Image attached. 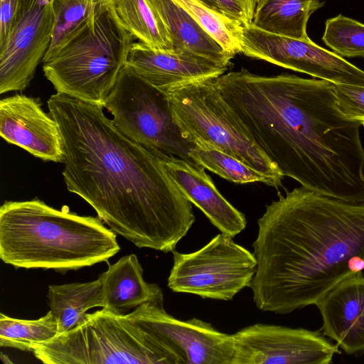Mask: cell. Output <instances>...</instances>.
<instances>
[{"instance_id":"1","label":"cell","mask_w":364,"mask_h":364,"mask_svg":"<svg viewBox=\"0 0 364 364\" xmlns=\"http://www.w3.org/2000/svg\"><path fill=\"white\" fill-rule=\"evenodd\" d=\"M48 107L63 138L68 190L136 247L174 251L195 216L159 159L123 134L102 105L57 92Z\"/></svg>"},{"instance_id":"2","label":"cell","mask_w":364,"mask_h":364,"mask_svg":"<svg viewBox=\"0 0 364 364\" xmlns=\"http://www.w3.org/2000/svg\"><path fill=\"white\" fill-rule=\"evenodd\" d=\"M230 110L284 176L322 195L364 203L360 125L337 106L331 83L242 68L214 79Z\"/></svg>"},{"instance_id":"3","label":"cell","mask_w":364,"mask_h":364,"mask_svg":"<svg viewBox=\"0 0 364 364\" xmlns=\"http://www.w3.org/2000/svg\"><path fill=\"white\" fill-rule=\"evenodd\" d=\"M257 225L250 287L261 311L284 314L316 305L340 281L364 271V203L301 186L267 205Z\"/></svg>"},{"instance_id":"4","label":"cell","mask_w":364,"mask_h":364,"mask_svg":"<svg viewBox=\"0 0 364 364\" xmlns=\"http://www.w3.org/2000/svg\"><path fill=\"white\" fill-rule=\"evenodd\" d=\"M120 250L97 217L80 215L35 198L0 208V258L16 268L77 270L107 262Z\"/></svg>"},{"instance_id":"5","label":"cell","mask_w":364,"mask_h":364,"mask_svg":"<svg viewBox=\"0 0 364 364\" xmlns=\"http://www.w3.org/2000/svg\"><path fill=\"white\" fill-rule=\"evenodd\" d=\"M134 38L107 1L69 43L43 63L44 75L58 93L104 107Z\"/></svg>"},{"instance_id":"6","label":"cell","mask_w":364,"mask_h":364,"mask_svg":"<svg viewBox=\"0 0 364 364\" xmlns=\"http://www.w3.org/2000/svg\"><path fill=\"white\" fill-rule=\"evenodd\" d=\"M46 364H174L171 355L124 315L105 309L75 328L31 346Z\"/></svg>"},{"instance_id":"7","label":"cell","mask_w":364,"mask_h":364,"mask_svg":"<svg viewBox=\"0 0 364 364\" xmlns=\"http://www.w3.org/2000/svg\"><path fill=\"white\" fill-rule=\"evenodd\" d=\"M174 119L196 146L221 151L272 178L280 186L284 175L255 144L222 97L214 78L168 94Z\"/></svg>"},{"instance_id":"8","label":"cell","mask_w":364,"mask_h":364,"mask_svg":"<svg viewBox=\"0 0 364 364\" xmlns=\"http://www.w3.org/2000/svg\"><path fill=\"white\" fill-rule=\"evenodd\" d=\"M104 107L123 134L153 154L162 153L193 162L191 152L196 145L183 135L168 95L128 66L122 70Z\"/></svg>"},{"instance_id":"9","label":"cell","mask_w":364,"mask_h":364,"mask_svg":"<svg viewBox=\"0 0 364 364\" xmlns=\"http://www.w3.org/2000/svg\"><path fill=\"white\" fill-rule=\"evenodd\" d=\"M172 252L168 287L203 299L232 300L250 287L257 270L254 254L221 232L193 252Z\"/></svg>"},{"instance_id":"10","label":"cell","mask_w":364,"mask_h":364,"mask_svg":"<svg viewBox=\"0 0 364 364\" xmlns=\"http://www.w3.org/2000/svg\"><path fill=\"white\" fill-rule=\"evenodd\" d=\"M124 316L153 338L175 364H232L233 335L217 330L210 323L196 318L181 321L168 314L163 305L151 303Z\"/></svg>"},{"instance_id":"11","label":"cell","mask_w":364,"mask_h":364,"mask_svg":"<svg viewBox=\"0 0 364 364\" xmlns=\"http://www.w3.org/2000/svg\"><path fill=\"white\" fill-rule=\"evenodd\" d=\"M241 53L257 60L308 74L333 84L364 87V70L310 38L298 39L242 26Z\"/></svg>"},{"instance_id":"12","label":"cell","mask_w":364,"mask_h":364,"mask_svg":"<svg viewBox=\"0 0 364 364\" xmlns=\"http://www.w3.org/2000/svg\"><path fill=\"white\" fill-rule=\"evenodd\" d=\"M232 364H328L338 346L318 331L256 323L232 334Z\"/></svg>"},{"instance_id":"13","label":"cell","mask_w":364,"mask_h":364,"mask_svg":"<svg viewBox=\"0 0 364 364\" xmlns=\"http://www.w3.org/2000/svg\"><path fill=\"white\" fill-rule=\"evenodd\" d=\"M53 0H23L16 23L0 51V93L25 90L48 50Z\"/></svg>"},{"instance_id":"14","label":"cell","mask_w":364,"mask_h":364,"mask_svg":"<svg viewBox=\"0 0 364 364\" xmlns=\"http://www.w3.org/2000/svg\"><path fill=\"white\" fill-rule=\"evenodd\" d=\"M230 64L186 50L155 49L139 41L132 43L126 65L168 95L183 86L218 77Z\"/></svg>"},{"instance_id":"15","label":"cell","mask_w":364,"mask_h":364,"mask_svg":"<svg viewBox=\"0 0 364 364\" xmlns=\"http://www.w3.org/2000/svg\"><path fill=\"white\" fill-rule=\"evenodd\" d=\"M0 135L37 158L63 162V144L58 124L43 110L38 98L16 94L1 100Z\"/></svg>"},{"instance_id":"16","label":"cell","mask_w":364,"mask_h":364,"mask_svg":"<svg viewBox=\"0 0 364 364\" xmlns=\"http://www.w3.org/2000/svg\"><path fill=\"white\" fill-rule=\"evenodd\" d=\"M316 306L325 336L348 354L364 353V271L340 281Z\"/></svg>"},{"instance_id":"17","label":"cell","mask_w":364,"mask_h":364,"mask_svg":"<svg viewBox=\"0 0 364 364\" xmlns=\"http://www.w3.org/2000/svg\"><path fill=\"white\" fill-rule=\"evenodd\" d=\"M154 155L185 197L221 233L232 238L245 230L247 225L245 215L219 192L205 168L174 156L162 153Z\"/></svg>"},{"instance_id":"18","label":"cell","mask_w":364,"mask_h":364,"mask_svg":"<svg viewBox=\"0 0 364 364\" xmlns=\"http://www.w3.org/2000/svg\"><path fill=\"white\" fill-rule=\"evenodd\" d=\"M101 283L102 308L116 315L146 304L163 305L164 296L157 284L146 282L136 255L130 254L109 265L98 277Z\"/></svg>"},{"instance_id":"19","label":"cell","mask_w":364,"mask_h":364,"mask_svg":"<svg viewBox=\"0 0 364 364\" xmlns=\"http://www.w3.org/2000/svg\"><path fill=\"white\" fill-rule=\"evenodd\" d=\"M170 35L173 50L193 52L218 61L232 58L222 46L173 0H150Z\"/></svg>"},{"instance_id":"20","label":"cell","mask_w":364,"mask_h":364,"mask_svg":"<svg viewBox=\"0 0 364 364\" xmlns=\"http://www.w3.org/2000/svg\"><path fill=\"white\" fill-rule=\"evenodd\" d=\"M48 299L50 311L58 323V335L84 322L88 309L102 308L100 280L50 285Z\"/></svg>"},{"instance_id":"21","label":"cell","mask_w":364,"mask_h":364,"mask_svg":"<svg viewBox=\"0 0 364 364\" xmlns=\"http://www.w3.org/2000/svg\"><path fill=\"white\" fill-rule=\"evenodd\" d=\"M323 4L320 0H267L256 9L252 24L272 33L309 39V18Z\"/></svg>"},{"instance_id":"22","label":"cell","mask_w":364,"mask_h":364,"mask_svg":"<svg viewBox=\"0 0 364 364\" xmlns=\"http://www.w3.org/2000/svg\"><path fill=\"white\" fill-rule=\"evenodd\" d=\"M128 31L139 41L159 50H173L168 31L150 0H110Z\"/></svg>"},{"instance_id":"23","label":"cell","mask_w":364,"mask_h":364,"mask_svg":"<svg viewBox=\"0 0 364 364\" xmlns=\"http://www.w3.org/2000/svg\"><path fill=\"white\" fill-rule=\"evenodd\" d=\"M105 2H95L92 0H53L54 23L52 37L42 62L53 58L69 43L88 23Z\"/></svg>"},{"instance_id":"24","label":"cell","mask_w":364,"mask_h":364,"mask_svg":"<svg viewBox=\"0 0 364 364\" xmlns=\"http://www.w3.org/2000/svg\"><path fill=\"white\" fill-rule=\"evenodd\" d=\"M58 335V323L49 311L36 320H24L0 314V346L31 350L32 345Z\"/></svg>"},{"instance_id":"25","label":"cell","mask_w":364,"mask_h":364,"mask_svg":"<svg viewBox=\"0 0 364 364\" xmlns=\"http://www.w3.org/2000/svg\"><path fill=\"white\" fill-rule=\"evenodd\" d=\"M191 157L197 165L229 181L237 183L261 182L279 187L272 178L213 147L197 146L191 151Z\"/></svg>"},{"instance_id":"26","label":"cell","mask_w":364,"mask_h":364,"mask_svg":"<svg viewBox=\"0 0 364 364\" xmlns=\"http://www.w3.org/2000/svg\"><path fill=\"white\" fill-rule=\"evenodd\" d=\"M173 1L183 8L232 58L241 53V25L210 9L199 0Z\"/></svg>"},{"instance_id":"27","label":"cell","mask_w":364,"mask_h":364,"mask_svg":"<svg viewBox=\"0 0 364 364\" xmlns=\"http://www.w3.org/2000/svg\"><path fill=\"white\" fill-rule=\"evenodd\" d=\"M322 40L343 58L364 57V24L358 21L341 14L328 19Z\"/></svg>"},{"instance_id":"28","label":"cell","mask_w":364,"mask_h":364,"mask_svg":"<svg viewBox=\"0 0 364 364\" xmlns=\"http://www.w3.org/2000/svg\"><path fill=\"white\" fill-rule=\"evenodd\" d=\"M331 85L340 111L350 120L364 126V87Z\"/></svg>"},{"instance_id":"29","label":"cell","mask_w":364,"mask_h":364,"mask_svg":"<svg viewBox=\"0 0 364 364\" xmlns=\"http://www.w3.org/2000/svg\"><path fill=\"white\" fill-rule=\"evenodd\" d=\"M221 14L241 25L252 23L258 0H215Z\"/></svg>"},{"instance_id":"30","label":"cell","mask_w":364,"mask_h":364,"mask_svg":"<svg viewBox=\"0 0 364 364\" xmlns=\"http://www.w3.org/2000/svg\"><path fill=\"white\" fill-rule=\"evenodd\" d=\"M23 0H1L0 51L6 46L16 23Z\"/></svg>"},{"instance_id":"31","label":"cell","mask_w":364,"mask_h":364,"mask_svg":"<svg viewBox=\"0 0 364 364\" xmlns=\"http://www.w3.org/2000/svg\"><path fill=\"white\" fill-rule=\"evenodd\" d=\"M201 3H203L204 5L210 8V9L220 13L218 6L217 4V2L215 0H199Z\"/></svg>"},{"instance_id":"32","label":"cell","mask_w":364,"mask_h":364,"mask_svg":"<svg viewBox=\"0 0 364 364\" xmlns=\"http://www.w3.org/2000/svg\"><path fill=\"white\" fill-rule=\"evenodd\" d=\"M266 1L267 0H258L257 9L261 7Z\"/></svg>"},{"instance_id":"33","label":"cell","mask_w":364,"mask_h":364,"mask_svg":"<svg viewBox=\"0 0 364 364\" xmlns=\"http://www.w3.org/2000/svg\"><path fill=\"white\" fill-rule=\"evenodd\" d=\"M95 2H103V1H109V0H92Z\"/></svg>"}]
</instances>
